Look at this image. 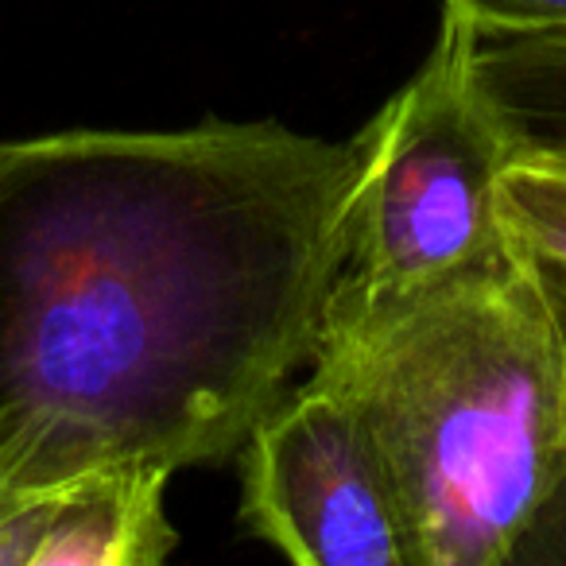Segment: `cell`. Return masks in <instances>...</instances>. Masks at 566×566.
Wrapping results in <instances>:
<instances>
[{
  "mask_svg": "<svg viewBox=\"0 0 566 566\" xmlns=\"http://www.w3.org/2000/svg\"><path fill=\"white\" fill-rule=\"evenodd\" d=\"M241 458V524L300 566H416L400 496L361 411L334 385L280 396Z\"/></svg>",
  "mask_w": 566,
  "mask_h": 566,
  "instance_id": "obj_4",
  "label": "cell"
},
{
  "mask_svg": "<svg viewBox=\"0 0 566 566\" xmlns=\"http://www.w3.org/2000/svg\"><path fill=\"white\" fill-rule=\"evenodd\" d=\"M481 35H558L566 32V0H442Z\"/></svg>",
  "mask_w": 566,
  "mask_h": 566,
  "instance_id": "obj_8",
  "label": "cell"
},
{
  "mask_svg": "<svg viewBox=\"0 0 566 566\" xmlns=\"http://www.w3.org/2000/svg\"><path fill=\"white\" fill-rule=\"evenodd\" d=\"M473 74L516 156L566 164V32H473Z\"/></svg>",
  "mask_w": 566,
  "mask_h": 566,
  "instance_id": "obj_6",
  "label": "cell"
},
{
  "mask_svg": "<svg viewBox=\"0 0 566 566\" xmlns=\"http://www.w3.org/2000/svg\"><path fill=\"white\" fill-rule=\"evenodd\" d=\"M171 470L109 462L0 493V566H156L179 543L167 520Z\"/></svg>",
  "mask_w": 566,
  "mask_h": 566,
  "instance_id": "obj_5",
  "label": "cell"
},
{
  "mask_svg": "<svg viewBox=\"0 0 566 566\" xmlns=\"http://www.w3.org/2000/svg\"><path fill=\"white\" fill-rule=\"evenodd\" d=\"M307 373L369 423L416 566L509 563L566 489V369L520 268L423 295L338 272Z\"/></svg>",
  "mask_w": 566,
  "mask_h": 566,
  "instance_id": "obj_2",
  "label": "cell"
},
{
  "mask_svg": "<svg viewBox=\"0 0 566 566\" xmlns=\"http://www.w3.org/2000/svg\"><path fill=\"white\" fill-rule=\"evenodd\" d=\"M357 164L280 120L0 144V493L233 458L311 365Z\"/></svg>",
  "mask_w": 566,
  "mask_h": 566,
  "instance_id": "obj_1",
  "label": "cell"
},
{
  "mask_svg": "<svg viewBox=\"0 0 566 566\" xmlns=\"http://www.w3.org/2000/svg\"><path fill=\"white\" fill-rule=\"evenodd\" d=\"M512 260L535 292L566 369V164L516 156L504 175Z\"/></svg>",
  "mask_w": 566,
  "mask_h": 566,
  "instance_id": "obj_7",
  "label": "cell"
},
{
  "mask_svg": "<svg viewBox=\"0 0 566 566\" xmlns=\"http://www.w3.org/2000/svg\"><path fill=\"white\" fill-rule=\"evenodd\" d=\"M342 275L423 295L516 272L504 175L516 159L473 74V28L442 9L431 55L357 133Z\"/></svg>",
  "mask_w": 566,
  "mask_h": 566,
  "instance_id": "obj_3",
  "label": "cell"
}]
</instances>
